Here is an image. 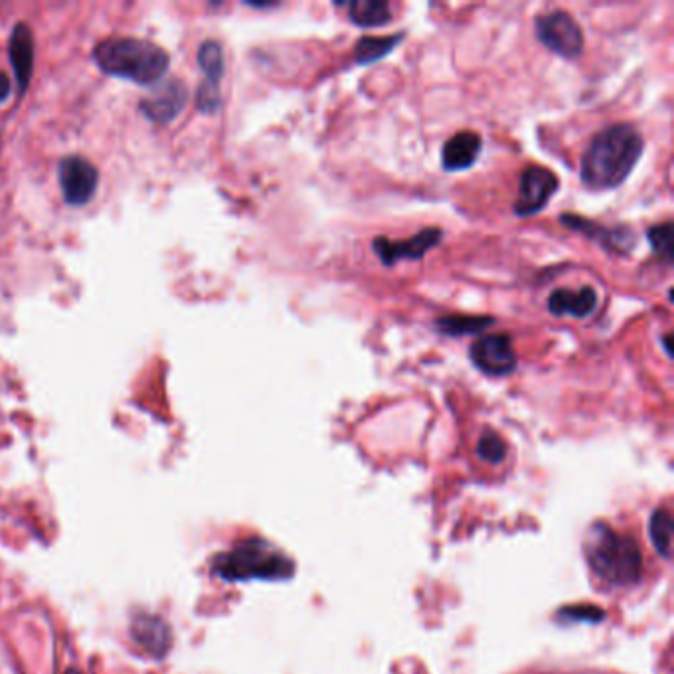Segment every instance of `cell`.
Instances as JSON below:
<instances>
[{"label": "cell", "mask_w": 674, "mask_h": 674, "mask_svg": "<svg viewBox=\"0 0 674 674\" xmlns=\"http://www.w3.org/2000/svg\"><path fill=\"white\" fill-rule=\"evenodd\" d=\"M643 137L631 125L617 123L591 139L582 159V182L590 190L621 186L643 155Z\"/></svg>", "instance_id": "1"}, {"label": "cell", "mask_w": 674, "mask_h": 674, "mask_svg": "<svg viewBox=\"0 0 674 674\" xmlns=\"http://www.w3.org/2000/svg\"><path fill=\"white\" fill-rule=\"evenodd\" d=\"M93 60L101 72L141 85L159 82L170 64L165 48L139 38H107L93 48Z\"/></svg>", "instance_id": "2"}, {"label": "cell", "mask_w": 674, "mask_h": 674, "mask_svg": "<svg viewBox=\"0 0 674 674\" xmlns=\"http://www.w3.org/2000/svg\"><path fill=\"white\" fill-rule=\"evenodd\" d=\"M586 556L593 574L609 586L623 588L641 580L643 556L637 542L605 524L591 526Z\"/></svg>", "instance_id": "3"}, {"label": "cell", "mask_w": 674, "mask_h": 674, "mask_svg": "<svg viewBox=\"0 0 674 674\" xmlns=\"http://www.w3.org/2000/svg\"><path fill=\"white\" fill-rule=\"evenodd\" d=\"M295 564L263 538H246L214 560V574L226 582L289 580Z\"/></svg>", "instance_id": "4"}, {"label": "cell", "mask_w": 674, "mask_h": 674, "mask_svg": "<svg viewBox=\"0 0 674 674\" xmlns=\"http://www.w3.org/2000/svg\"><path fill=\"white\" fill-rule=\"evenodd\" d=\"M538 40L554 54L576 60L584 52V32L576 18L564 10H552L536 18Z\"/></svg>", "instance_id": "5"}, {"label": "cell", "mask_w": 674, "mask_h": 674, "mask_svg": "<svg viewBox=\"0 0 674 674\" xmlns=\"http://www.w3.org/2000/svg\"><path fill=\"white\" fill-rule=\"evenodd\" d=\"M558 186V176L552 170L530 165L520 176V190L514 202V214L522 218L538 214L556 194Z\"/></svg>", "instance_id": "6"}, {"label": "cell", "mask_w": 674, "mask_h": 674, "mask_svg": "<svg viewBox=\"0 0 674 674\" xmlns=\"http://www.w3.org/2000/svg\"><path fill=\"white\" fill-rule=\"evenodd\" d=\"M469 356L483 374L491 378H503L516 370V354L512 348V340L508 335H485L479 338Z\"/></svg>", "instance_id": "7"}, {"label": "cell", "mask_w": 674, "mask_h": 674, "mask_svg": "<svg viewBox=\"0 0 674 674\" xmlns=\"http://www.w3.org/2000/svg\"><path fill=\"white\" fill-rule=\"evenodd\" d=\"M62 196L70 206H85L97 190L99 172L82 157H68L58 167Z\"/></svg>", "instance_id": "8"}, {"label": "cell", "mask_w": 674, "mask_h": 674, "mask_svg": "<svg viewBox=\"0 0 674 674\" xmlns=\"http://www.w3.org/2000/svg\"><path fill=\"white\" fill-rule=\"evenodd\" d=\"M198 64L204 74V84L198 89V107L204 113H214L220 107V80L224 76V50L216 40H208L198 50Z\"/></svg>", "instance_id": "9"}, {"label": "cell", "mask_w": 674, "mask_h": 674, "mask_svg": "<svg viewBox=\"0 0 674 674\" xmlns=\"http://www.w3.org/2000/svg\"><path fill=\"white\" fill-rule=\"evenodd\" d=\"M443 232L439 228H425L408 242H390L386 238H376L372 250L384 265H394L400 259H422L425 253L441 242Z\"/></svg>", "instance_id": "10"}, {"label": "cell", "mask_w": 674, "mask_h": 674, "mask_svg": "<svg viewBox=\"0 0 674 674\" xmlns=\"http://www.w3.org/2000/svg\"><path fill=\"white\" fill-rule=\"evenodd\" d=\"M560 222L576 232H582L586 236H590L591 240H597L605 250L617 253H629L635 246V234L625 228V226H617V228H603L597 226L586 218L580 216H572V214H564L560 216Z\"/></svg>", "instance_id": "11"}, {"label": "cell", "mask_w": 674, "mask_h": 674, "mask_svg": "<svg viewBox=\"0 0 674 674\" xmlns=\"http://www.w3.org/2000/svg\"><path fill=\"white\" fill-rule=\"evenodd\" d=\"M131 635L135 639V643L147 651L153 657H165L169 653L170 645H172V633H170L169 625L151 613H139L135 615L133 623H131Z\"/></svg>", "instance_id": "12"}, {"label": "cell", "mask_w": 674, "mask_h": 674, "mask_svg": "<svg viewBox=\"0 0 674 674\" xmlns=\"http://www.w3.org/2000/svg\"><path fill=\"white\" fill-rule=\"evenodd\" d=\"M188 101V89L180 80L161 85L149 99L141 103L143 113L157 123H169Z\"/></svg>", "instance_id": "13"}, {"label": "cell", "mask_w": 674, "mask_h": 674, "mask_svg": "<svg viewBox=\"0 0 674 674\" xmlns=\"http://www.w3.org/2000/svg\"><path fill=\"white\" fill-rule=\"evenodd\" d=\"M483 149V139L475 131H461L447 139L441 151L443 169L449 172L471 169Z\"/></svg>", "instance_id": "14"}, {"label": "cell", "mask_w": 674, "mask_h": 674, "mask_svg": "<svg viewBox=\"0 0 674 674\" xmlns=\"http://www.w3.org/2000/svg\"><path fill=\"white\" fill-rule=\"evenodd\" d=\"M597 307V295L591 287L582 289H556L548 297V311L554 317L586 319Z\"/></svg>", "instance_id": "15"}, {"label": "cell", "mask_w": 674, "mask_h": 674, "mask_svg": "<svg viewBox=\"0 0 674 674\" xmlns=\"http://www.w3.org/2000/svg\"><path fill=\"white\" fill-rule=\"evenodd\" d=\"M10 64L20 85V91H26L34 70V40L26 24H16L10 34Z\"/></svg>", "instance_id": "16"}, {"label": "cell", "mask_w": 674, "mask_h": 674, "mask_svg": "<svg viewBox=\"0 0 674 674\" xmlns=\"http://www.w3.org/2000/svg\"><path fill=\"white\" fill-rule=\"evenodd\" d=\"M346 8L350 22L360 28H380L392 20L390 4L384 0H354Z\"/></svg>", "instance_id": "17"}, {"label": "cell", "mask_w": 674, "mask_h": 674, "mask_svg": "<svg viewBox=\"0 0 674 674\" xmlns=\"http://www.w3.org/2000/svg\"><path fill=\"white\" fill-rule=\"evenodd\" d=\"M404 40V32H398L394 36H364L356 42L354 48V60L360 66L374 64L388 56L400 42Z\"/></svg>", "instance_id": "18"}, {"label": "cell", "mask_w": 674, "mask_h": 674, "mask_svg": "<svg viewBox=\"0 0 674 674\" xmlns=\"http://www.w3.org/2000/svg\"><path fill=\"white\" fill-rule=\"evenodd\" d=\"M493 325H495L493 317H467V315H447L435 321V329L445 337L479 335Z\"/></svg>", "instance_id": "19"}, {"label": "cell", "mask_w": 674, "mask_h": 674, "mask_svg": "<svg viewBox=\"0 0 674 674\" xmlns=\"http://www.w3.org/2000/svg\"><path fill=\"white\" fill-rule=\"evenodd\" d=\"M649 534L653 540V546L657 552L665 558L671 556V546H673V516L665 508H657L651 516L649 524Z\"/></svg>", "instance_id": "20"}, {"label": "cell", "mask_w": 674, "mask_h": 674, "mask_svg": "<svg viewBox=\"0 0 674 674\" xmlns=\"http://www.w3.org/2000/svg\"><path fill=\"white\" fill-rule=\"evenodd\" d=\"M477 453H479V457L483 461L497 465V463L505 461V439L499 433H495L493 429H485L483 435H481V439H479V443H477Z\"/></svg>", "instance_id": "21"}, {"label": "cell", "mask_w": 674, "mask_h": 674, "mask_svg": "<svg viewBox=\"0 0 674 674\" xmlns=\"http://www.w3.org/2000/svg\"><path fill=\"white\" fill-rule=\"evenodd\" d=\"M653 252L663 257L667 263H673V222H665L661 226H653L647 234Z\"/></svg>", "instance_id": "22"}, {"label": "cell", "mask_w": 674, "mask_h": 674, "mask_svg": "<svg viewBox=\"0 0 674 674\" xmlns=\"http://www.w3.org/2000/svg\"><path fill=\"white\" fill-rule=\"evenodd\" d=\"M10 91H12V84H10V80L6 78V74H2V72H0V103H2V101H6V99L10 97Z\"/></svg>", "instance_id": "23"}, {"label": "cell", "mask_w": 674, "mask_h": 674, "mask_svg": "<svg viewBox=\"0 0 674 674\" xmlns=\"http://www.w3.org/2000/svg\"><path fill=\"white\" fill-rule=\"evenodd\" d=\"M661 342H663V346H665V352H667L669 356H673V350H671V344H669V337H661Z\"/></svg>", "instance_id": "24"}, {"label": "cell", "mask_w": 674, "mask_h": 674, "mask_svg": "<svg viewBox=\"0 0 674 674\" xmlns=\"http://www.w3.org/2000/svg\"><path fill=\"white\" fill-rule=\"evenodd\" d=\"M66 674H82V673H78V671H76V669H72V671H68V673H66Z\"/></svg>", "instance_id": "25"}]
</instances>
